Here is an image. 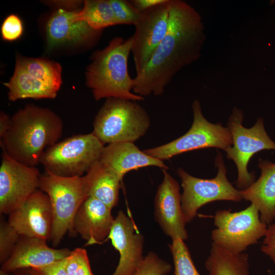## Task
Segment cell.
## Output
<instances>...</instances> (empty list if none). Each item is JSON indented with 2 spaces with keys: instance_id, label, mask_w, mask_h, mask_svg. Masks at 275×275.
Returning <instances> with one entry per match:
<instances>
[{
  "instance_id": "4",
  "label": "cell",
  "mask_w": 275,
  "mask_h": 275,
  "mask_svg": "<svg viewBox=\"0 0 275 275\" xmlns=\"http://www.w3.org/2000/svg\"><path fill=\"white\" fill-rule=\"evenodd\" d=\"M150 125L147 112L136 101L109 98L95 118L92 133L104 145L133 143L145 134Z\"/></svg>"
},
{
  "instance_id": "7",
  "label": "cell",
  "mask_w": 275,
  "mask_h": 275,
  "mask_svg": "<svg viewBox=\"0 0 275 275\" xmlns=\"http://www.w3.org/2000/svg\"><path fill=\"white\" fill-rule=\"evenodd\" d=\"M216 227L211 232L212 243L230 252L243 253L265 236L267 225L260 218L258 209L251 204L241 211H217L214 217Z\"/></svg>"
},
{
  "instance_id": "35",
  "label": "cell",
  "mask_w": 275,
  "mask_h": 275,
  "mask_svg": "<svg viewBox=\"0 0 275 275\" xmlns=\"http://www.w3.org/2000/svg\"><path fill=\"white\" fill-rule=\"evenodd\" d=\"M11 123V118L4 112L0 115V138L1 139L9 129Z\"/></svg>"
},
{
  "instance_id": "14",
  "label": "cell",
  "mask_w": 275,
  "mask_h": 275,
  "mask_svg": "<svg viewBox=\"0 0 275 275\" xmlns=\"http://www.w3.org/2000/svg\"><path fill=\"white\" fill-rule=\"evenodd\" d=\"M163 179L154 200V216L163 232L172 240H185L188 237L186 222L181 208L180 186L167 171L162 170Z\"/></svg>"
},
{
  "instance_id": "21",
  "label": "cell",
  "mask_w": 275,
  "mask_h": 275,
  "mask_svg": "<svg viewBox=\"0 0 275 275\" xmlns=\"http://www.w3.org/2000/svg\"><path fill=\"white\" fill-rule=\"evenodd\" d=\"M85 175L88 197L99 200L111 209L117 205L122 180L114 172L98 161Z\"/></svg>"
},
{
  "instance_id": "34",
  "label": "cell",
  "mask_w": 275,
  "mask_h": 275,
  "mask_svg": "<svg viewBox=\"0 0 275 275\" xmlns=\"http://www.w3.org/2000/svg\"><path fill=\"white\" fill-rule=\"evenodd\" d=\"M166 0H130L132 6L141 13L157 5L164 2Z\"/></svg>"
},
{
  "instance_id": "13",
  "label": "cell",
  "mask_w": 275,
  "mask_h": 275,
  "mask_svg": "<svg viewBox=\"0 0 275 275\" xmlns=\"http://www.w3.org/2000/svg\"><path fill=\"white\" fill-rule=\"evenodd\" d=\"M52 213L48 196L37 190L9 214L8 222L21 236L49 240Z\"/></svg>"
},
{
  "instance_id": "19",
  "label": "cell",
  "mask_w": 275,
  "mask_h": 275,
  "mask_svg": "<svg viewBox=\"0 0 275 275\" xmlns=\"http://www.w3.org/2000/svg\"><path fill=\"white\" fill-rule=\"evenodd\" d=\"M122 180L128 172L149 166L167 170L163 161L141 151L132 142H118L104 146L99 161Z\"/></svg>"
},
{
  "instance_id": "6",
  "label": "cell",
  "mask_w": 275,
  "mask_h": 275,
  "mask_svg": "<svg viewBox=\"0 0 275 275\" xmlns=\"http://www.w3.org/2000/svg\"><path fill=\"white\" fill-rule=\"evenodd\" d=\"M104 146L92 132L74 135L47 148L40 163L57 176H82L99 161Z\"/></svg>"
},
{
  "instance_id": "17",
  "label": "cell",
  "mask_w": 275,
  "mask_h": 275,
  "mask_svg": "<svg viewBox=\"0 0 275 275\" xmlns=\"http://www.w3.org/2000/svg\"><path fill=\"white\" fill-rule=\"evenodd\" d=\"M112 209L99 200L89 196L73 219V233L86 240V245L102 244L108 239L115 218Z\"/></svg>"
},
{
  "instance_id": "9",
  "label": "cell",
  "mask_w": 275,
  "mask_h": 275,
  "mask_svg": "<svg viewBox=\"0 0 275 275\" xmlns=\"http://www.w3.org/2000/svg\"><path fill=\"white\" fill-rule=\"evenodd\" d=\"M215 164L218 167L217 175L210 179L194 177L181 168L177 170L183 189L181 208L186 223L190 222L198 210L207 203L219 200L238 202L242 199L240 191L233 186L226 177L227 170L220 153L216 156Z\"/></svg>"
},
{
  "instance_id": "24",
  "label": "cell",
  "mask_w": 275,
  "mask_h": 275,
  "mask_svg": "<svg viewBox=\"0 0 275 275\" xmlns=\"http://www.w3.org/2000/svg\"><path fill=\"white\" fill-rule=\"evenodd\" d=\"M76 19L96 31L117 25L109 0L85 1L83 8L77 12Z\"/></svg>"
},
{
  "instance_id": "32",
  "label": "cell",
  "mask_w": 275,
  "mask_h": 275,
  "mask_svg": "<svg viewBox=\"0 0 275 275\" xmlns=\"http://www.w3.org/2000/svg\"><path fill=\"white\" fill-rule=\"evenodd\" d=\"M264 237L261 250L275 264V223L268 225Z\"/></svg>"
},
{
  "instance_id": "12",
  "label": "cell",
  "mask_w": 275,
  "mask_h": 275,
  "mask_svg": "<svg viewBox=\"0 0 275 275\" xmlns=\"http://www.w3.org/2000/svg\"><path fill=\"white\" fill-rule=\"evenodd\" d=\"M3 151L0 167V212L9 214L38 190L41 175L35 167L22 164Z\"/></svg>"
},
{
  "instance_id": "5",
  "label": "cell",
  "mask_w": 275,
  "mask_h": 275,
  "mask_svg": "<svg viewBox=\"0 0 275 275\" xmlns=\"http://www.w3.org/2000/svg\"><path fill=\"white\" fill-rule=\"evenodd\" d=\"M39 188L49 199L53 218L49 240L57 246L67 232L73 233L74 216L88 197L86 178L62 177L45 171L41 175Z\"/></svg>"
},
{
  "instance_id": "15",
  "label": "cell",
  "mask_w": 275,
  "mask_h": 275,
  "mask_svg": "<svg viewBox=\"0 0 275 275\" xmlns=\"http://www.w3.org/2000/svg\"><path fill=\"white\" fill-rule=\"evenodd\" d=\"M108 239L120 254L118 265L112 275H133L144 258V239L134 221L123 211L115 218Z\"/></svg>"
},
{
  "instance_id": "8",
  "label": "cell",
  "mask_w": 275,
  "mask_h": 275,
  "mask_svg": "<svg viewBox=\"0 0 275 275\" xmlns=\"http://www.w3.org/2000/svg\"><path fill=\"white\" fill-rule=\"evenodd\" d=\"M192 108L194 120L189 130L180 138L164 145L143 150L151 156L163 161L189 151L209 147L226 150L232 145L229 128L212 124L202 114L199 101L195 100Z\"/></svg>"
},
{
  "instance_id": "29",
  "label": "cell",
  "mask_w": 275,
  "mask_h": 275,
  "mask_svg": "<svg viewBox=\"0 0 275 275\" xmlns=\"http://www.w3.org/2000/svg\"><path fill=\"white\" fill-rule=\"evenodd\" d=\"M117 24L134 25L141 12L126 0H109Z\"/></svg>"
},
{
  "instance_id": "3",
  "label": "cell",
  "mask_w": 275,
  "mask_h": 275,
  "mask_svg": "<svg viewBox=\"0 0 275 275\" xmlns=\"http://www.w3.org/2000/svg\"><path fill=\"white\" fill-rule=\"evenodd\" d=\"M132 38L112 39L104 49L95 51L87 68L86 84L96 101L117 98L134 101L144 97L132 92L133 78L129 74L128 60Z\"/></svg>"
},
{
  "instance_id": "30",
  "label": "cell",
  "mask_w": 275,
  "mask_h": 275,
  "mask_svg": "<svg viewBox=\"0 0 275 275\" xmlns=\"http://www.w3.org/2000/svg\"><path fill=\"white\" fill-rule=\"evenodd\" d=\"M172 269V266L160 258L154 252H150L144 257L133 275H166Z\"/></svg>"
},
{
  "instance_id": "20",
  "label": "cell",
  "mask_w": 275,
  "mask_h": 275,
  "mask_svg": "<svg viewBox=\"0 0 275 275\" xmlns=\"http://www.w3.org/2000/svg\"><path fill=\"white\" fill-rule=\"evenodd\" d=\"M258 166L259 179L240 193L242 199L256 206L261 221L267 225L275 220V163L261 161Z\"/></svg>"
},
{
  "instance_id": "10",
  "label": "cell",
  "mask_w": 275,
  "mask_h": 275,
  "mask_svg": "<svg viewBox=\"0 0 275 275\" xmlns=\"http://www.w3.org/2000/svg\"><path fill=\"white\" fill-rule=\"evenodd\" d=\"M242 112L235 108L228 123L233 146L226 152L227 158L232 159L237 168V186L244 189L254 182V175L247 169L250 158L260 151L275 150V143L267 135L261 119L259 118L250 128L242 126Z\"/></svg>"
},
{
  "instance_id": "23",
  "label": "cell",
  "mask_w": 275,
  "mask_h": 275,
  "mask_svg": "<svg viewBox=\"0 0 275 275\" xmlns=\"http://www.w3.org/2000/svg\"><path fill=\"white\" fill-rule=\"evenodd\" d=\"M205 266L209 275H250L247 254L233 253L212 242Z\"/></svg>"
},
{
  "instance_id": "26",
  "label": "cell",
  "mask_w": 275,
  "mask_h": 275,
  "mask_svg": "<svg viewBox=\"0 0 275 275\" xmlns=\"http://www.w3.org/2000/svg\"><path fill=\"white\" fill-rule=\"evenodd\" d=\"M169 246L173 259L174 275H200L183 240H172Z\"/></svg>"
},
{
  "instance_id": "22",
  "label": "cell",
  "mask_w": 275,
  "mask_h": 275,
  "mask_svg": "<svg viewBox=\"0 0 275 275\" xmlns=\"http://www.w3.org/2000/svg\"><path fill=\"white\" fill-rule=\"evenodd\" d=\"M4 85L9 90L8 98L10 101L25 98L53 99L59 90L31 76L17 64L10 80Z\"/></svg>"
},
{
  "instance_id": "36",
  "label": "cell",
  "mask_w": 275,
  "mask_h": 275,
  "mask_svg": "<svg viewBox=\"0 0 275 275\" xmlns=\"http://www.w3.org/2000/svg\"><path fill=\"white\" fill-rule=\"evenodd\" d=\"M9 275H33L30 268L22 269L15 271Z\"/></svg>"
},
{
  "instance_id": "33",
  "label": "cell",
  "mask_w": 275,
  "mask_h": 275,
  "mask_svg": "<svg viewBox=\"0 0 275 275\" xmlns=\"http://www.w3.org/2000/svg\"><path fill=\"white\" fill-rule=\"evenodd\" d=\"M64 259L44 266L30 269L33 275H68L64 268Z\"/></svg>"
},
{
  "instance_id": "25",
  "label": "cell",
  "mask_w": 275,
  "mask_h": 275,
  "mask_svg": "<svg viewBox=\"0 0 275 275\" xmlns=\"http://www.w3.org/2000/svg\"><path fill=\"white\" fill-rule=\"evenodd\" d=\"M38 80L60 89L62 84V67L60 64L40 58L18 57L16 64Z\"/></svg>"
},
{
  "instance_id": "18",
  "label": "cell",
  "mask_w": 275,
  "mask_h": 275,
  "mask_svg": "<svg viewBox=\"0 0 275 275\" xmlns=\"http://www.w3.org/2000/svg\"><path fill=\"white\" fill-rule=\"evenodd\" d=\"M77 11L59 9L54 12L46 25L47 42L50 47L67 43H93L101 31H96L83 21H77Z\"/></svg>"
},
{
  "instance_id": "11",
  "label": "cell",
  "mask_w": 275,
  "mask_h": 275,
  "mask_svg": "<svg viewBox=\"0 0 275 275\" xmlns=\"http://www.w3.org/2000/svg\"><path fill=\"white\" fill-rule=\"evenodd\" d=\"M171 1L166 0L141 12L134 24L131 53L135 69V76L145 69L157 46L164 37L170 23Z\"/></svg>"
},
{
  "instance_id": "28",
  "label": "cell",
  "mask_w": 275,
  "mask_h": 275,
  "mask_svg": "<svg viewBox=\"0 0 275 275\" xmlns=\"http://www.w3.org/2000/svg\"><path fill=\"white\" fill-rule=\"evenodd\" d=\"M21 236L8 222L1 220L0 225L1 265L10 257Z\"/></svg>"
},
{
  "instance_id": "1",
  "label": "cell",
  "mask_w": 275,
  "mask_h": 275,
  "mask_svg": "<svg viewBox=\"0 0 275 275\" xmlns=\"http://www.w3.org/2000/svg\"><path fill=\"white\" fill-rule=\"evenodd\" d=\"M205 38L200 14L184 1L171 0L168 31L145 69L133 78L134 93L162 95L179 71L199 59Z\"/></svg>"
},
{
  "instance_id": "31",
  "label": "cell",
  "mask_w": 275,
  "mask_h": 275,
  "mask_svg": "<svg viewBox=\"0 0 275 275\" xmlns=\"http://www.w3.org/2000/svg\"><path fill=\"white\" fill-rule=\"evenodd\" d=\"M1 32L2 37L4 40L7 41L16 40L23 34V23L17 15L10 14L3 21Z\"/></svg>"
},
{
  "instance_id": "27",
  "label": "cell",
  "mask_w": 275,
  "mask_h": 275,
  "mask_svg": "<svg viewBox=\"0 0 275 275\" xmlns=\"http://www.w3.org/2000/svg\"><path fill=\"white\" fill-rule=\"evenodd\" d=\"M64 262L68 275H93L87 251L83 248L73 250Z\"/></svg>"
},
{
  "instance_id": "16",
  "label": "cell",
  "mask_w": 275,
  "mask_h": 275,
  "mask_svg": "<svg viewBox=\"0 0 275 275\" xmlns=\"http://www.w3.org/2000/svg\"><path fill=\"white\" fill-rule=\"evenodd\" d=\"M46 240L21 236L10 257L1 265L0 275H9L19 269L44 266L68 257V249L49 247Z\"/></svg>"
},
{
  "instance_id": "2",
  "label": "cell",
  "mask_w": 275,
  "mask_h": 275,
  "mask_svg": "<svg viewBox=\"0 0 275 275\" xmlns=\"http://www.w3.org/2000/svg\"><path fill=\"white\" fill-rule=\"evenodd\" d=\"M10 127L1 139V145L12 158L30 167L40 163L45 150L58 143L63 122L47 108L28 105L11 117Z\"/></svg>"
}]
</instances>
